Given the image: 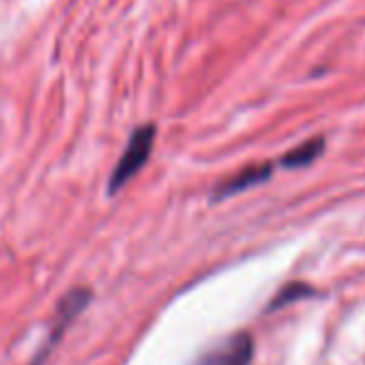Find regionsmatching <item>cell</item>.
I'll list each match as a JSON object with an SVG mask.
<instances>
[{
	"mask_svg": "<svg viewBox=\"0 0 365 365\" xmlns=\"http://www.w3.org/2000/svg\"><path fill=\"white\" fill-rule=\"evenodd\" d=\"M154 135H157V127L154 125H145L140 130L132 132L130 142H127L125 152H122L120 162H117L115 172L110 177V192H120L137 172L147 164L149 159V152H152V145H154Z\"/></svg>",
	"mask_w": 365,
	"mask_h": 365,
	"instance_id": "obj_1",
	"label": "cell"
},
{
	"mask_svg": "<svg viewBox=\"0 0 365 365\" xmlns=\"http://www.w3.org/2000/svg\"><path fill=\"white\" fill-rule=\"evenodd\" d=\"M90 303V291H85V289H75V291H70L68 296L60 301V306H58V326H55V331H53V336L45 341V348L40 351V356H38V361H33V365H43V361L48 358V353H50V348L58 343V338L63 336V331L70 326V323L75 321L77 316H80L82 311H85V306Z\"/></svg>",
	"mask_w": 365,
	"mask_h": 365,
	"instance_id": "obj_2",
	"label": "cell"
},
{
	"mask_svg": "<svg viewBox=\"0 0 365 365\" xmlns=\"http://www.w3.org/2000/svg\"><path fill=\"white\" fill-rule=\"evenodd\" d=\"M254 346L249 336H234L221 348L204 358V365H249Z\"/></svg>",
	"mask_w": 365,
	"mask_h": 365,
	"instance_id": "obj_3",
	"label": "cell"
},
{
	"mask_svg": "<svg viewBox=\"0 0 365 365\" xmlns=\"http://www.w3.org/2000/svg\"><path fill=\"white\" fill-rule=\"evenodd\" d=\"M271 169H274L271 164H256V167L241 169V172L234 174L229 182L221 184V187L217 189V194H214V199L231 197V194L241 192V189H249V187H254V184H261L264 179L271 177Z\"/></svg>",
	"mask_w": 365,
	"mask_h": 365,
	"instance_id": "obj_4",
	"label": "cell"
},
{
	"mask_svg": "<svg viewBox=\"0 0 365 365\" xmlns=\"http://www.w3.org/2000/svg\"><path fill=\"white\" fill-rule=\"evenodd\" d=\"M323 149H326V137H313V140H306L303 145L289 149V152L281 157V167H286V169L308 167V164H313L318 157H321Z\"/></svg>",
	"mask_w": 365,
	"mask_h": 365,
	"instance_id": "obj_5",
	"label": "cell"
}]
</instances>
